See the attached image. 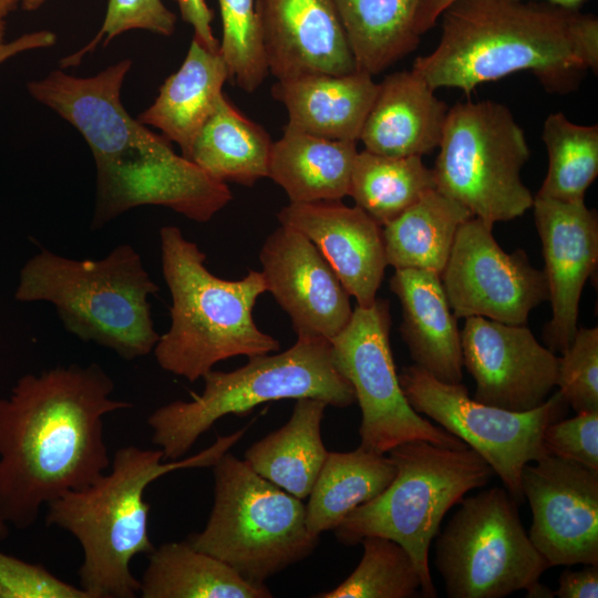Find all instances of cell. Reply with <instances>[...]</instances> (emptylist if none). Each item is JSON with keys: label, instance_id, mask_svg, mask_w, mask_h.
Instances as JSON below:
<instances>
[{"label": "cell", "instance_id": "obj_1", "mask_svg": "<svg viewBox=\"0 0 598 598\" xmlns=\"http://www.w3.org/2000/svg\"><path fill=\"white\" fill-rule=\"evenodd\" d=\"M113 391L99 364L73 363L25 374L0 398V515L9 525L29 528L43 505L109 470L103 419L132 406Z\"/></svg>", "mask_w": 598, "mask_h": 598}, {"label": "cell", "instance_id": "obj_2", "mask_svg": "<svg viewBox=\"0 0 598 598\" xmlns=\"http://www.w3.org/2000/svg\"><path fill=\"white\" fill-rule=\"evenodd\" d=\"M132 61L124 59L93 76L54 70L27 84L30 95L72 124L96 165L93 230L143 205L209 221L233 198L226 183L178 155L163 135L133 118L121 100Z\"/></svg>", "mask_w": 598, "mask_h": 598}, {"label": "cell", "instance_id": "obj_3", "mask_svg": "<svg viewBox=\"0 0 598 598\" xmlns=\"http://www.w3.org/2000/svg\"><path fill=\"white\" fill-rule=\"evenodd\" d=\"M436 48L412 71L434 91L476 86L529 71L553 94L575 91L598 69V20L545 1L455 0L441 14Z\"/></svg>", "mask_w": 598, "mask_h": 598}, {"label": "cell", "instance_id": "obj_4", "mask_svg": "<svg viewBox=\"0 0 598 598\" xmlns=\"http://www.w3.org/2000/svg\"><path fill=\"white\" fill-rule=\"evenodd\" d=\"M247 429L218 435L209 447L176 461H166L159 448L122 447L114 453L109 472L47 505L45 523L70 533L82 548L80 587L90 598L138 595L140 580L131 571V561L154 549L150 504L144 499L147 486L174 471L212 467Z\"/></svg>", "mask_w": 598, "mask_h": 598}, {"label": "cell", "instance_id": "obj_5", "mask_svg": "<svg viewBox=\"0 0 598 598\" xmlns=\"http://www.w3.org/2000/svg\"><path fill=\"white\" fill-rule=\"evenodd\" d=\"M159 240L172 296L169 329L153 350L163 370L195 382L219 361L279 350V341L262 332L252 317L258 297L267 291L260 271L221 279L206 268V254L178 227H162Z\"/></svg>", "mask_w": 598, "mask_h": 598}, {"label": "cell", "instance_id": "obj_6", "mask_svg": "<svg viewBox=\"0 0 598 598\" xmlns=\"http://www.w3.org/2000/svg\"><path fill=\"white\" fill-rule=\"evenodd\" d=\"M158 290L140 254L122 244L99 260L42 248L23 265L14 298L50 302L70 333L132 361L153 352L159 339L148 300Z\"/></svg>", "mask_w": 598, "mask_h": 598}, {"label": "cell", "instance_id": "obj_7", "mask_svg": "<svg viewBox=\"0 0 598 598\" xmlns=\"http://www.w3.org/2000/svg\"><path fill=\"white\" fill-rule=\"evenodd\" d=\"M202 379V394L159 406L147 419L152 441L166 461L183 458L219 419L247 414L266 402L312 398L339 409L355 402L326 339H297L286 351L250 357L233 371L212 369Z\"/></svg>", "mask_w": 598, "mask_h": 598}, {"label": "cell", "instance_id": "obj_8", "mask_svg": "<svg viewBox=\"0 0 598 598\" xmlns=\"http://www.w3.org/2000/svg\"><path fill=\"white\" fill-rule=\"evenodd\" d=\"M389 457L395 476L374 498L354 508L333 530L346 545L367 536L400 544L412 557L422 579V596L436 597L429 568L431 542L455 504L485 486L494 471L473 448H450L423 440L402 443Z\"/></svg>", "mask_w": 598, "mask_h": 598}, {"label": "cell", "instance_id": "obj_9", "mask_svg": "<svg viewBox=\"0 0 598 598\" xmlns=\"http://www.w3.org/2000/svg\"><path fill=\"white\" fill-rule=\"evenodd\" d=\"M212 467L214 504L204 529L186 539L193 547L256 586L312 554L320 537L308 530L300 498L229 452Z\"/></svg>", "mask_w": 598, "mask_h": 598}, {"label": "cell", "instance_id": "obj_10", "mask_svg": "<svg viewBox=\"0 0 598 598\" xmlns=\"http://www.w3.org/2000/svg\"><path fill=\"white\" fill-rule=\"evenodd\" d=\"M433 171L435 189L494 226L522 216L534 197L520 178L530 152L509 109L495 101L448 109Z\"/></svg>", "mask_w": 598, "mask_h": 598}, {"label": "cell", "instance_id": "obj_11", "mask_svg": "<svg viewBox=\"0 0 598 598\" xmlns=\"http://www.w3.org/2000/svg\"><path fill=\"white\" fill-rule=\"evenodd\" d=\"M435 565L450 598H503L518 590L545 597L550 568L535 548L518 504L504 487L463 497L435 544Z\"/></svg>", "mask_w": 598, "mask_h": 598}, {"label": "cell", "instance_id": "obj_12", "mask_svg": "<svg viewBox=\"0 0 598 598\" xmlns=\"http://www.w3.org/2000/svg\"><path fill=\"white\" fill-rule=\"evenodd\" d=\"M398 375L412 409L478 453L516 503L522 504L523 467L547 455L544 431L568 409L561 393L557 391L534 410L514 412L471 399L462 383L441 382L415 364L403 368Z\"/></svg>", "mask_w": 598, "mask_h": 598}, {"label": "cell", "instance_id": "obj_13", "mask_svg": "<svg viewBox=\"0 0 598 598\" xmlns=\"http://www.w3.org/2000/svg\"><path fill=\"white\" fill-rule=\"evenodd\" d=\"M389 301L358 306L347 326L330 340L337 371L351 384L361 410V447L379 454L414 440L464 448L467 445L421 416L405 399L390 346Z\"/></svg>", "mask_w": 598, "mask_h": 598}, {"label": "cell", "instance_id": "obj_14", "mask_svg": "<svg viewBox=\"0 0 598 598\" xmlns=\"http://www.w3.org/2000/svg\"><path fill=\"white\" fill-rule=\"evenodd\" d=\"M492 229L474 216L460 226L440 275L443 288L456 318L525 324L530 311L548 299L546 276L524 250L504 251Z\"/></svg>", "mask_w": 598, "mask_h": 598}, {"label": "cell", "instance_id": "obj_15", "mask_svg": "<svg viewBox=\"0 0 598 598\" xmlns=\"http://www.w3.org/2000/svg\"><path fill=\"white\" fill-rule=\"evenodd\" d=\"M528 537L550 567L598 565V470L547 454L520 475Z\"/></svg>", "mask_w": 598, "mask_h": 598}, {"label": "cell", "instance_id": "obj_16", "mask_svg": "<svg viewBox=\"0 0 598 598\" xmlns=\"http://www.w3.org/2000/svg\"><path fill=\"white\" fill-rule=\"evenodd\" d=\"M460 333L463 367L476 384L474 400L525 412L548 399L557 384L559 357L525 324L470 317Z\"/></svg>", "mask_w": 598, "mask_h": 598}, {"label": "cell", "instance_id": "obj_17", "mask_svg": "<svg viewBox=\"0 0 598 598\" xmlns=\"http://www.w3.org/2000/svg\"><path fill=\"white\" fill-rule=\"evenodd\" d=\"M259 259L267 291L289 316L297 339H333L349 322L350 295L317 247L280 226L264 241Z\"/></svg>", "mask_w": 598, "mask_h": 598}, {"label": "cell", "instance_id": "obj_18", "mask_svg": "<svg viewBox=\"0 0 598 598\" xmlns=\"http://www.w3.org/2000/svg\"><path fill=\"white\" fill-rule=\"evenodd\" d=\"M533 209L542 241L548 300L553 317L545 340L564 352L578 327V307L587 279L598 262V219L582 202L534 197Z\"/></svg>", "mask_w": 598, "mask_h": 598}, {"label": "cell", "instance_id": "obj_19", "mask_svg": "<svg viewBox=\"0 0 598 598\" xmlns=\"http://www.w3.org/2000/svg\"><path fill=\"white\" fill-rule=\"evenodd\" d=\"M268 71L277 80L357 71L333 0H255Z\"/></svg>", "mask_w": 598, "mask_h": 598}, {"label": "cell", "instance_id": "obj_20", "mask_svg": "<svg viewBox=\"0 0 598 598\" xmlns=\"http://www.w3.org/2000/svg\"><path fill=\"white\" fill-rule=\"evenodd\" d=\"M277 217L317 247L358 306L374 302L388 266L381 225L341 200L289 203Z\"/></svg>", "mask_w": 598, "mask_h": 598}, {"label": "cell", "instance_id": "obj_21", "mask_svg": "<svg viewBox=\"0 0 598 598\" xmlns=\"http://www.w3.org/2000/svg\"><path fill=\"white\" fill-rule=\"evenodd\" d=\"M447 112L412 70L394 72L379 83L359 141L374 154L422 157L439 147Z\"/></svg>", "mask_w": 598, "mask_h": 598}, {"label": "cell", "instance_id": "obj_22", "mask_svg": "<svg viewBox=\"0 0 598 598\" xmlns=\"http://www.w3.org/2000/svg\"><path fill=\"white\" fill-rule=\"evenodd\" d=\"M390 288L402 306L400 333L415 365L441 382L462 383L461 333L441 276L395 269Z\"/></svg>", "mask_w": 598, "mask_h": 598}, {"label": "cell", "instance_id": "obj_23", "mask_svg": "<svg viewBox=\"0 0 598 598\" xmlns=\"http://www.w3.org/2000/svg\"><path fill=\"white\" fill-rule=\"evenodd\" d=\"M379 90L372 75L307 74L277 80L271 95L287 110V127L329 140L358 142Z\"/></svg>", "mask_w": 598, "mask_h": 598}, {"label": "cell", "instance_id": "obj_24", "mask_svg": "<svg viewBox=\"0 0 598 598\" xmlns=\"http://www.w3.org/2000/svg\"><path fill=\"white\" fill-rule=\"evenodd\" d=\"M227 80L228 71L219 51L212 52L193 38L184 62L164 81L157 97L137 121L158 128L186 157L224 94Z\"/></svg>", "mask_w": 598, "mask_h": 598}, {"label": "cell", "instance_id": "obj_25", "mask_svg": "<svg viewBox=\"0 0 598 598\" xmlns=\"http://www.w3.org/2000/svg\"><path fill=\"white\" fill-rule=\"evenodd\" d=\"M357 142L319 137L285 126L272 142L268 177L290 203L341 200L349 196Z\"/></svg>", "mask_w": 598, "mask_h": 598}, {"label": "cell", "instance_id": "obj_26", "mask_svg": "<svg viewBox=\"0 0 598 598\" xmlns=\"http://www.w3.org/2000/svg\"><path fill=\"white\" fill-rule=\"evenodd\" d=\"M327 406L318 399H297L287 423L250 445L244 461L261 477L306 498L328 454L321 437Z\"/></svg>", "mask_w": 598, "mask_h": 598}, {"label": "cell", "instance_id": "obj_27", "mask_svg": "<svg viewBox=\"0 0 598 598\" xmlns=\"http://www.w3.org/2000/svg\"><path fill=\"white\" fill-rule=\"evenodd\" d=\"M142 598H270L233 568L187 540L162 544L148 554L140 580Z\"/></svg>", "mask_w": 598, "mask_h": 598}, {"label": "cell", "instance_id": "obj_28", "mask_svg": "<svg viewBox=\"0 0 598 598\" xmlns=\"http://www.w3.org/2000/svg\"><path fill=\"white\" fill-rule=\"evenodd\" d=\"M355 66L375 75L420 43L423 0H333Z\"/></svg>", "mask_w": 598, "mask_h": 598}, {"label": "cell", "instance_id": "obj_29", "mask_svg": "<svg viewBox=\"0 0 598 598\" xmlns=\"http://www.w3.org/2000/svg\"><path fill=\"white\" fill-rule=\"evenodd\" d=\"M272 141L223 94L186 156L212 177L252 186L268 177Z\"/></svg>", "mask_w": 598, "mask_h": 598}, {"label": "cell", "instance_id": "obj_30", "mask_svg": "<svg viewBox=\"0 0 598 598\" xmlns=\"http://www.w3.org/2000/svg\"><path fill=\"white\" fill-rule=\"evenodd\" d=\"M473 217L436 189L382 226L388 265L442 274L460 226Z\"/></svg>", "mask_w": 598, "mask_h": 598}, {"label": "cell", "instance_id": "obj_31", "mask_svg": "<svg viewBox=\"0 0 598 598\" xmlns=\"http://www.w3.org/2000/svg\"><path fill=\"white\" fill-rule=\"evenodd\" d=\"M395 472L389 456L361 446L328 452L306 505L308 530L319 537L333 530L354 508L378 496Z\"/></svg>", "mask_w": 598, "mask_h": 598}, {"label": "cell", "instance_id": "obj_32", "mask_svg": "<svg viewBox=\"0 0 598 598\" xmlns=\"http://www.w3.org/2000/svg\"><path fill=\"white\" fill-rule=\"evenodd\" d=\"M432 189H435L433 171L421 156L394 157L365 150L355 156L349 196L381 226Z\"/></svg>", "mask_w": 598, "mask_h": 598}, {"label": "cell", "instance_id": "obj_33", "mask_svg": "<svg viewBox=\"0 0 598 598\" xmlns=\"http://www.w3.org/2000/svg\"><path fill=\"white\" fill-rule=\"evenodd\" d=\"M542 140L548 155L546 177L536 195L560 202H582L598 175V126L579 125L564 113L549 114Z\"/></svg>", "mask_w": 598, "mask_h": 598}, {"label": "cell", "instance_id": "obj_34", "mask_svg": "<svg viewBox=\"0 0 598 598\" xmlns=\"http://www.w3.org/2000/svg\"><path fill=\"white\" fill-rule=\"evenodd\" d=\"M363 555L349 577L316 598H411L422 590V579L411 555L396 542L367 536ZM422 594V592H421Z\"/></svg>", "mask_w": 598, "mask_h": 598}, {"label": "cell", "instance_id": "obj_35", "mask_svg": "<svg viewBox=\"0 0 598 598\" xmlns=\"http://www.w3.org/2000/svg\"><path fill=\"white\" fill-rule=\"evenodd\" d=\"M223 37L219 53L228 80L247 93L255 92L269 71L255 0H218Z\"/></svg>", "mask_w": 598, "mask_h": 598}, {"label": "cell", "instance_id": "obj_36", "mask_svg": "<svg viewBox=\"0 0 598 598\" xmlns=\"http://www.w3.org/2000/svg\"><path fill=\"white\" fill-rule=\"evenodd\" d=\"M558 363L559 392L576 413L598 410V327L578 328Z\"/></svg>", "mask_w": 598, "mask_h": 598}, {"label": "cell", "instance_id": "obj_37", "mask_svg": "<svg viewBox=\"0 0 598 598\" xmlns=\"http://www.w3.org/2000/svg\"><path fill=\"white\" fill-rule=\"evenodd\" d=\"M177 18L162 0H109L105 18L96 35L78 52L60 61L61 69L81 63L86 53L100 43L106 45L115 37L134 29L151 31L161 35H172Z\"/></svg>", "mask_w": 598, "mask_h": 598}, {"label": "cell", "instance_id": "obj_38", "mask_svg": "<svg viewBox=\"0 0 598 598\" xmlns=\"http://www.w3.org/2000/svg\"><path fill=\"white\" fill-rule=\"evenodd\" d=\"M0 598H90L41 565L0 551Z\"/></svg>", "mask_w": 598, "mask_h": 598}, {"label": "cell", "instance_id": "obj_39", "mask_svg": "<svg viewBox=\"0 0 598 598\" xmlns=\"http://www.w3.org/2000/svg\"><path fill=\"white\" fill-rule=\"evenodd\" d=\"M543 443L549 455L598 470V410L550 423Z\"/></svg>", "mask_w": 598, "mask_h": 598}, {"label": "cell", "instance_id": "obj_40", "mask_svg": "<svg viewBox=\"0 0 598 598\" xmlns=\"http://www.w3.org/2000/svg\"><path fill=\"white\" fill-rule=\"evenodd\" d=\"M183 20L194 30V39L212 52L219 51V41L213 32L214 11L205 0H175Z\"/></svg>", "mask_w": 598, "mask_h": 598}, {"label": "cell", "instance_id": "obj_41", "mask_svg": "<svg viewBox=\"0 0 598 598\" xmlns=\"http://www.w3.org/2000/svg\"><path fill=\"white\" fill-rule=\"evenodd\" d=\"M555 596L559 598H597L598 565H584L578 570H573L567 566L559 576Z\"/></svg>", "mask_w": 598, "mask_h": 598}, {"label": "cell", "instance_id": "obj_42", "mask_svg": "<svg viewBox=\"0 0 598 598\" xmlns=\"http://www.w3.org/2000/svg\"><path fill=\"white\" fill-rule=\"evenodd\" d=\"M55 42V34L49 30L25 33L13 41L0 44V64L21 52L50 48Z\"/></svg>", "mask_w": 598, "mask_h": 598}, {"label": "cell", "instance_id": "obj_43", "mask_svg": "<svg viewBox=\"0 0 598 598\" xmlns=\"http://www.w3.org/2000/svg\"><path fill=\"white\" fill-rule=\"evenodd\" d=\"M455 0H423L419 29L423 34L429 31L440 19L442 12Z\"/></svg>", "mask_w": 598, "mask_h": 598}, {"label": "cell", "instance_id": "obj_44", "mask_svg": "<svg viewBox=\"0 0 598 598\" xmlns=\"http://www.w3.org/2000/svg\"><path fill=\"white\" fill-rule=\"evenodd\" d=\"M18 4L19 0H0V44L6 42L7 18Z\"/></svg>", "mask_w": 598, "mask_h": 598}, {"label": "cell", "instance_id": "obj_45", "mask_svg": "<svg viewBox=\"0 0 598 598\" xmlns=\"http://www.w3.org/2000/svg\"><path fill=\"white\" fill-rule=\"evenodd\" d=\"M539 1V0H535ZM548 2L550 4L568 9V10H578L579 7L586 1V0H540Z\"/></svg>", "mask_w": 598, "mask_h": 598}, {"label": "cell", "instance_id": "obj_46", "mask_svg": "<svg viewBox=\"0 0 598 598\" xmlns=\"http://www.w3.org/2000/svg\"><path fill=\"white\" fill-rule=\"evenodd\" d=\"M45 1L47 0H19V3L23 9L32 11L40 8Z\"/></svg>", "mask_w": 598, "mask_h": 598}, {"label": "cell", "instance_id": "obj_47", "mask_svg": "<svg viewBox=\"0 0 598 598\" xmlns=\"http://www.w3.org/2000/svg\"><path fill=\"white\" fill-rule=\"evenodd\" d=\"M9 534V524L0 515V539H4Z\"/></svg>", "mask_w": 598, "mask_h": 598}]
</instances>
